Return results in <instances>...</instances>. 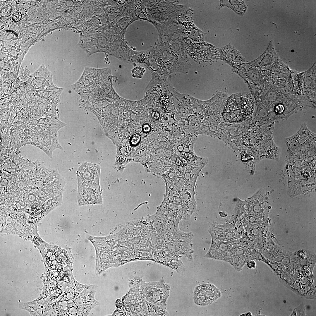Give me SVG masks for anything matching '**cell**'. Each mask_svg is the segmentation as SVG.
<instances>
[{"label":"cell","instance_id":"12","mask_svg":"<svg viewBox=\"0 0 316 316\" xmlns=\"http://www.w3.org/2000/svg\"><path fill=\"white\" fill-rule=\"evenodd\" d=\"M153 254L155 261L158 262L174 269L180 274L184 272L185 267L178 258L163 251H156Z\"/></svg>","mask_w":316,"mask_h":316},{"label":"cell","instance_id":"17","mask_svg":"<svg viewBox=\"0 0 316 316\" xmlns=\"http://www.w3.org/2000/svg\"><path fill=\"white\" fill-rule=\"evenodd\" d=\"M114 315L117 316H133L132 314L126 311L124 307H122V308H119L116 310Z\"/></svg>","mask_w":316,"mask_h":316},{"label":"cell","instance_id":"2","mask_svg":"<svg viewBox=\"0 0 316 316\" xmlns=\"http://www.w3.org/2000/svg\"><path fill=\"white\" fill-rule=\"evenodd\" d=\"M255 101L250 93H240L228 99L222 113L224 120L231 123L241 122L249 118L254 109Z\"/></svg>","mask_w":316,"mask_h":316},{"label":"cell","instance_id":"4","mask_svg":"<svg viewBox=\"0 0 316 316\" xmlns=\"http://www.w3.org/2000/svg\"><path fill=\"white\" fill-rule=\"evenodd\" d=\"M107 71V68L85 67L78 80L71 85V87L80 95L81 99H84L104 83Z\"/></svg>","mask_w":316,"mask_h":316},{"label":"cell","instance_id":"7","mask_svg":"<svg viewBox=\"0 0 316 316\" xmlns=\"http://www.w3.org/2000/svg\"><path fill=\"white\" fill-rule=\"evenodd\" d=\"M101 168L98 164L84 162L77 169L76 175L78 184L100 187Z\"/></svg>","mask_w":316,"mask_h":316},{"label":"cell","instance_id":"1","mask_svg":"<svg viewBox=\"0 0 316 316\" xmlns=\"http://www.w3.org/2000/svg\"><path fill=\"white\" fill-rule=\"evenodd\" d=\"M264 86L266 108L272 121L287 119L306 108L308 101L305 96L293 94L269 82H265Z\"/></svg>","mask_w":316,"mask_h":316},{"label":"cell","instance_id":"13","mask_svg":"<svg viewBox=\"0 0 316 316\" xmlns=\"http://www.w3.org/2000/svg\"><path fill=\"white\" fill-rule=\"evenodd\" d=\"M32 85L36 89L41 88L46 85L49 88L56 86L53 83L52 74L44 64L36 71Z\"/></svg>","mask_w":316,"mask_h":316},{"label":"cell","instance_id":"6","mask_svg":"<svg viewBox=\"0 0 316 316\" xmlns=\"http://www.w3.org/2000/svg\"><path fill=\"white\" fill-rule=\"evenodd\" d=\"M122 302L126 310L133 316H148L146 304L138 291L129 288L122 298Z\"/></svg>","mask_w":316,"mask_h":316},{"label":"cell","instance_id":"22","mask_svg":"<svg viewBox=\"0 0 316 316\" xmlns=\"http://www.w3.org/2000/svg\"><path fill=\"white\" fill-rule=\"evenodd\" d=\"M143 130L145 132H149L150 130V128L149 125L147 124H146L144 125L143 127Z\"/></svg>","mask_w":316,"mask_h":316},{"label":"cell","instance_id":"21","mask_svg":"<svg viewBox=\"0 0 316 316\" xmlns=\"http://www.w3.org/2000/svg\"><path fill=\"white\" fill-rule=\"evenodd\" d=\"M20 16L21 15H20V13H16L13 16V19L14 20H17V21L18 20V21L20 19V18H21L20 17Z\"/></svg>","mask_w":316,"mask_h":316},{"label":"cell","instance_id":"8","mask_svg":"<svg viewBox=\"0 0 316 316\" xmlns=\"http://www.w3.org/2000/svg\"><path fill=\"white\" fill-rule=\"evenodd\" d=\"M219 290L214 284H206L196 286L193 293L195 304L200 306L209 305L221 296Z\"/></svg>","mask_w":316,"mask_h":316},{"label":"cell","instance_id":"23","mask_svg":"<svg viewBox=\"0 0 316 316\" xmlns=\"http://www.w3.org/2000/svg\"><path fill=\"white\" fill-rule=\"evenodd\" d=\"M191 157V154L188 152L186 153L184 155V158L186 160L190 159Z\"/></svg>","mask_w":316,"mask_h":316},{"label":"cell","instance_id":"3","mask_svg":"<svg viewBox=\"0 0 316 316\" xmlns=\"http://www.w3.org/2000/svg\"><path fill=\"white\" fill-rule=\"evenodd\" d=\"M129 286V288L138 291L147 301L166 309L170 289L168 284L159 281L147 283L137 276L130 281Z\"/></svg>","mask_w":316,"mask_h":316},{"label":"cell","instance_id":"9","mask_svg":"<svg viewBox=\"0 0 316 316\" xmlns=\"http://www.w3.org/2000/svg\"><path fill=\"white\" fill-rule=\"evenodd\" d=\"M77 199L79 206L102 204L100 187L78 184Z\"/></svg>","mask_w":316,"mask_h":316},{"label":"cell","instance_id":"19","mask_svg":"<svg viewBox=\"0 0 316 316\" xmlns=\"http://www.w3.org/2000/svg\"><path fill=\"white\" fill-rule=\"evenodd\" d=\"M140 136L138 134H135L133 135L131 140V142L133 145H136L140 140Z\"/></svg>","mask_w":316,"mask_h":316},{"label":"cell","instance_id":"15","mask_svg":"<svg viewBox=\"0 0 316 316\" xmlns=\"http://www.w3.org/2000/svg\"><path fill=\"white\" fill-rule=\"evenodd\" d=\"M304 72H299L293 70L291 74L294 94L297 96L302 95L303 80Z\"/></svg>","mask_w":316,"mask_h":316},{"label":"cell","instance_id":"16","mask_svg":"<svg viewBox=\"0 0 316 316\" xmlns=\"http://www.w3.org/2000/svg\"><path fill=\"white\" fill-rule=\"evenodd\" d=\"M143 298L147 305L148 316L169 315L166 308L150 303Z\"/></svg>","mask_w":316,"mask_h":316},{"label":"cell","instance_id":"20","mask_svg":"<svg viewBox=\"0 0 316 316\" xmlns=\"http://www.w3.org/2000/svg\"><path fill=\"white\" fill-rule=\"evenodd\" d=\"M116 305L118 308L122 307L123 305L122 301L120 299L117 300L116 302Z\"/></svg>","mask_w":316,"mask_h":316},{"label":"cell","instance_id":"11","mask_svg":"<svg viewBox=\"0 0 316 316\" xmlns=\"http://www.w3.org/2000/svg\"><path fill=\"white\" fill-rule=\"evenodd\" d=\"M316 64L304 72L302 86V95L307 97L316 104Z\"/></svg>","mask_w":316,"mask_h":316},{"label":"cell","instance_id":"18","mask_svg":"<svg viewBox=\"0 0 316 316\" xmlns=\"http://www.w3.org/2000/svg\"><path fill=\"white\" fill-rule=\"evenodd\" d=\"M187 163V160L181 156L178 157L176 159V164L180 166H184L186 165Z\"/></svg>","mask_w":316,"mask_h":316},{"label":"cell","instance_id":"10","mask_svg":"<svg viewBox=\"0 0 316 316\" xmlns=\"http://www.w3.org/2000/svg\"><path fill=\"white\" fill-rule=\"evenodd\" d=\"M218 240L217 241L213 240L209 250L205 257L223 260L231 264L233 247L234 244L232 242Z\"/></svg>","mask_w":316,"mask_h":316},{"label":"cell","instance_id":"5","mask_svg":"<svg viewBox=\"0 0 316 316\" xmlns=\"http://www.w3.org/2000/svg\"><path fill=\"white\" fill-rule=\"evenodd\" d=\"M293 71L286 65L275 63L263 73L266 81L295 94L291 77Z\"/></svg>","mask_w":316,"mask_h":316},{"label":"cell","instance_id":"14","mask_svg":"<svg viewBox=\"0 0 316 316\" xmlns=\"http://www.w3.org/2000/svg\"><path fill=\"white\" fill-rule=\"evenodd\" d=\"M224 7L230 8L238 15L243 16L247 9L244 2L241 0H223L220 1L219 8Z\"/></svg>","mask_w":316,"mask_h":316}]
</instances>
